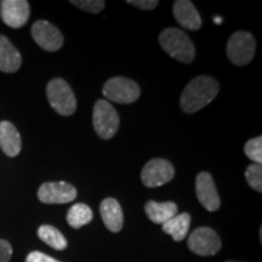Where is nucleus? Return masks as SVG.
Masks as SVG:
<instances>
[{
	"label": "nucleus",
	"mask_w": 262,
	"mask_h": 262,
	"mask_svg": "<svg viewBox=\"0 0 262 262\" xmlns=\"http://www.w3.org/2000/svg\"><path fill=\"white\" fill-rule=\"evenodd\" d=\"M220 85L212 77L201 75L189 81L180 98V106L186 113H195L208 106L217 96Z\"/></svg>",
	"instance_id": "f257e3e1"
},
{
	"label": "nucleus",
	"mask_w": 262,
	"mask_h": 262,
	"mask_svg": "<svg viewBox=\"0 0 262 262\" xmlns=\"http://www.w3.org/2000/svg\"><path fill=\"white\" fill-rule=\"evenodd\" d=\"M163 50L182 63H191L195 57L194 45L187 34L179 28H166L159 34Z\"/></svg>",
	"instance_id": "f03ea898"
},
{
	"label": "nucleus",
	"mask_w": 262,
	"mask_h": 262,
	"mask_svg": "<svg viewBox=\"0 0 262 262\" xmlns=\"http://www.w3.org/2000/svg\"><path fill=\"white\" fill-rule=\"evenodd\" d=\"M47 96L50 106L61 116H72L77 110V100L70 84L56 78L50 80L47 88Z\"/></svg>",
	"instance_id": "7ed1b4c3"
},
{
	"label": "nucleus",
	"mask_w": 262,
	"mask_h": 262,
	"mask_svg": "<svg viewBox=\"0 0 262 262\" xmlns=\"http://www.w3.org/2000/svg\"><path fill=\"white\" fill-rule=\"evenodd\" d=\"M93 124L101 139H112L119 129V116L116 108L106 100H98L94 107Z\"/></svg>",
	"instance_id": "20e7f679"
},
{
	"label": "nucleus",
	"mask_w": 262,
	"mask_h": 262,
	"mask_svg": "<svg viewBox=\"0 0 262 262\" xmlns=\"http://www.w3.org/2000/svg\"><path fill=\"white\" fill-rule=\"evenodd\" d=\"M256 41L250 33L239 31L231 35L227 42V57L235 66H247L254 58Z\"/></svg>",
	"instance_id": "39448f33"
},
{
	"label": "nucleus",
	"mask_w": 262,
	"mask_h": 262,
	"mask_svg": "<svg viewBox=\"0 0 262 262\" xmlns=\"http://www.w3.org/2000/svg\"><path fill=\"white\" fill-rule=\"evenodd\" d=\"M102 93L104 97L112 102L129 104L137 101L141 90L134 80L124 77H114L106 81Z\"/></svg>",
	"instance_id": "423d86ee"
},
{
	"label": "nucleus",
	"mask_w": 262,
	"mask_h": 262,
	"mask_svg": "<svg viewBox=\"0 0 262 262\" xmlns=\"http://www.w3.org/2000/svg\"><path fill=\"white\" fill-rule=\"evenodd\" d=\"M189 250L199 256H212L221 249V239L212 228L199 227L194 229L187 241Z\"/></svg>",
	"instance_id": "0eeeda50"
},
{
	"label": "nucleus",
	"mask_w": 262,
	"mask_h": 262,
	"mask_svg": "<svg viewBox=\"0 0 262 262\" xmlns=\"http://www.w3.org/2000/svg\"><path fill=\"white\" fill-rule=\"evenodd\" d=\"M175 175L172 164L166 159L156 158L149 160L143 166L141 172V180L146 187L156 188L171 181Z\"/></svg>",
	"instance_id": "6e6552de"
},
{
	"label": "nucleus",
	"mask_w": 262,
	"mask_h": 262,
	"mask_svg": "<svg viewBox=\"0 0 262 262\" xmlns=\"http://www.w3.org/2000/svg\"><path fill=\"white\" fill-rule=\"evenodd\" d=\"M38 198L45 204H66L77 198V189L63 181L45 182L38 189Z\"/></svg>",
	"instance_id": "1a4fd4ad"
},
{
	"label": "nucleus",
	"mask_w": 262,
	"mask_h": 262,
	"mask_svg": "<svg viewBox=\"0 0 262 262\" xmlns=\"http://www.w3.org/2000/svg\"><path fill=\"white\" fill-rule=\"evenodd\" d=\"M32 37L41 49L57 51L63 45V35L60 29L48 21H37L32 26Z\"/></svg>",
	"instance_id": "9d476101"
},
{
	"label": "nucleus",
	"mask_w": 262,
	"mask_h": 262,
	"mask_svg": "<svg viewBox=\"0 0 262 262\" xmlns=\"http://www.w3.org/2000/svg\"><path fill=\"white\" fill-rule=\"evenodd\" d=\"M31 8L26 0H3L0 2V17L6 26L21 28L27 24Z\"/></svg>",
	"instance_id": "9b49d317"
},
{
	"label": "nucleus",
	"mask_w": 262,
	"mask_h": 262,
	"mask_svg": "<svg viewBox=\"0 0 262 262\" xmlns=\"http://www.w3.org/2000/svg\"><path fill=\"white\" fill-rule=\"evenodd\" d=\"M196 198L208 211H216L220 208V196L216 189L214 179L209 172L198 173L195 180Z\"/></svg>",
	"instance_id": "f8f14e48"
},
{
	"label": "nucleus",
	"mask_w": 262,
	"mask_h": 262,
	"mask_svg": "<svg viewBox=\"0 0 262 262\" xmlns=\"http://www.w3.org/2000/svg\"><path fill=\"white\" fill-rule=\"evenodd\" d=\"M173 17L183 28L198 31L202 27V18L195 6L188 0H178L173 3Z\"/></svg>",
	"instance_id": "ddd939ff"
},
{
	"label": "nucleus",
	"mask_w": 262,
	"mask_h": 262,
	"mask_svg": "<svg viewBox=\"0 0 262 262\" xmlns=\"http://www.w3.org/2000/svg\"><path fill=\"white\" fill-rule=\"evenodd\" d=\"M100 212L103 224L113 233L122 231L124 225V215L119 202L114 198H106L100 205Z\"/></svg>",
	"instance_id": "4468645a"
},
{
	"label": "nucleus",
	"mask_w": 262,
	"mask_h": 262,
	"mask_svg": "<svg viewBox=\"0 0 262 262\" xmlns=\"http://www.w3.org/2000/svg\"><path fill=\"white\" fill-rule=\"evenodd\" d=\"M22 147L21 136L17 129L10 122H0V148L8 157L19 155Z\"/></svg>",
	"instance_id": "2eb2a0df"
},
{
	"label": "nucleus",
	"mask_w": 262,
	"mask_h": 262,
	"mask_svg": "<svg viewBox=\"0 0 262 262\" xmlns=\"http://www.w3.org/2000/svg\"><path fill=\"white\" fill-rule=\"evenodd\" d=\"M22 57L17 49L4 35H0V71L15 73L19 70Z\"/></svg>",
	"instance_id": "dca6fc26"
},
{
	"label": "nucleus",
	"mask_w": 262,
	"mask_h": 262,
	"mask_svg": "<svg viewBox=\"0 0 262 262\" xmlns=\"http://www.w3.org/2000/svg\"><path fill=\"white\" fill-rule=\"evenodd\" d=\"M145 211L150 221L158 225H164L170 219H172L173 216L178 215L179 208L173 202L158 203L149 201L145 205Z\"/></svg>",
	"instance_id": "f3484780"
},
{
	"label": "nucleus",
	"mask_w": 262,
	"mask_h": 262,
	"mask_svg": "<svg viewBox=\"0 0 262 262\" xmlns=\"http://www.w3.org/2000/svg\"><path fill=\"white\" fill-rule=\"evenodd\" d=\"M189 226H191V216L187 212L178 214L163 225V231L170 234L175 242H181L187 237Z\"/></svg>",
	"instance_id": "a211bd4d"
},
{
	"label": "nucleus",
	"mask_w": 262,
	"mask_h": 262,
	"mask_svg": "<svg viewBox=\"0 0 262 262\" xmlns=\"http://www.w3.org/2000/svg\"><path fill=\"white\" fill-rule=\"evenodd\" d=\"M94 212L86 204L77 203L68 210L67 222L71 227L80 228L93 220Z\"/></svg>",
	"instance_id": "6ab92c4d"
},
{
	"label": "nucleus",
	"mask_w": 262,
	"mask_h": 262,
	"mask_svg": "<svg viewBox=\"0 0 262 262\" xmlns=\"http://www.w3.org/2000/svg\"><path fill=\"white\" fill-rule=\"evenodd\" d=\"M38 237L55 250H64L67 248V241L64 235L54 226H40L38 229Z\"/></svg>",
	"instance_id": "aec40b11"
},
{
	"label": "nucleus",
	"mask_w": 262,
	"mask_h": 262,
	"mask_svg": "<svg viewBox=\"0 0 262 262\" xmlns=\"http://www.w3.org/2000/svg\"><path fill=\"white\" fill-rule=\"evenodd\" d=\"M245 179L248 185L255 191L262 192V166L261 164H251L245 170Z\"/></svg>",
	"instance_id": "412c9836"
},
{
	"label": "nucleus",
	"mask_w": 262,
	"mask_h": 262,
	"mask_svg": "<svg viewBox=\"0 0 262 262\" xmlns=\"http://www.w3.org/2000/svg\"><path fill=\"white\" fill-rule=\"evenodd\" d=\"M244 153L255 164L262 163V137L257 136L249 140L244 146Z\"/></svg>",
	"instance_id": "4be33fe9"
},
{
	"label": "nucleus",
	"mask_w": 262,
	"mask_h": 262,
	"mask_svg": "<svg viewBox=\"0 0 262 262\" xmlns=\"http://www.w3.org/2000/svg\"><path fill=\"white\" fill-rule=\"evenodd\" d=\"M71 4L90 14H98L104 9L106 3L102 0H72Z\"/></svg>",
	"instance_id": "5701e85b"
},
{
	"label": "nucleus",
	"mask_w": 262,
	"mask_h": 262,
	"mask_svg": "<svg viewBox=\"0 0 262 262\" xmlns=\"http://www.w3.org/2000/svg\"><path fill=\"white\" fill-rule=\"evenodd\" d=\"M127 4L141 10H153L158 6L159 3L157 0H129Z\"/></svg>",
	"instance_id": "b1692460"
},
{
	"label": "nucleus",
	"mask_w": 262,
	"mask_h": 262,
	"mask_svg": "<svg viewBox=\"0 0 262 262\" xmlns=\"http://www.w3.org/2000/svg\"><path fill=\"white\" fill-rule=\"evenodd\" d=\"M26 262H60L55 260L54 257L49 256V255L40 253V251H32L26 258Z\"/></svg>",
	"instance_id": "393cba45"
},
{
	"label": "nucleus",
	"mask_w": 262,
	"mask_h": 262,
	"mask_svg": "<svg viewBox=\"0 0 262 262\" xmlns=\"http://www.w3.org/2000/svg\"><path fill=\"white\" fill-rule=\"evenodd\" d=\"M12 256V248L9 242L0 239V262H9Z\"/></svg>",
	"instance_id": "a878e982"
},
{
	"label": "nucleus",
	"mask_w": 262,
	"mask_h": 262,
	"mask_svg": "<svg viewBox=\"0 0 262 262\" xmlns=\"http://www.w3.org/2000/svg\"><path fill=\"white\" fill-rule=\"evenodd\" d=\"M215 22H216V24H220L221 18H215Z\"/></svg>",
	"instance_id": "bb28decb"
},
{
	"label": "nucleus",
	"mask_w": 262,
	"mask_h": 262,
	"mask_svg": "<svg viewBox=\"0 0 262 262\" xmlns=\"http://www.w3.org/2000/svg\"><path fill=\"white\" fill-rule=\"evenodd\" d=\"M226 262H241V261H226Z\"/></svg>",
	"instance_id": "cd10ccee"
}]
</instances>
